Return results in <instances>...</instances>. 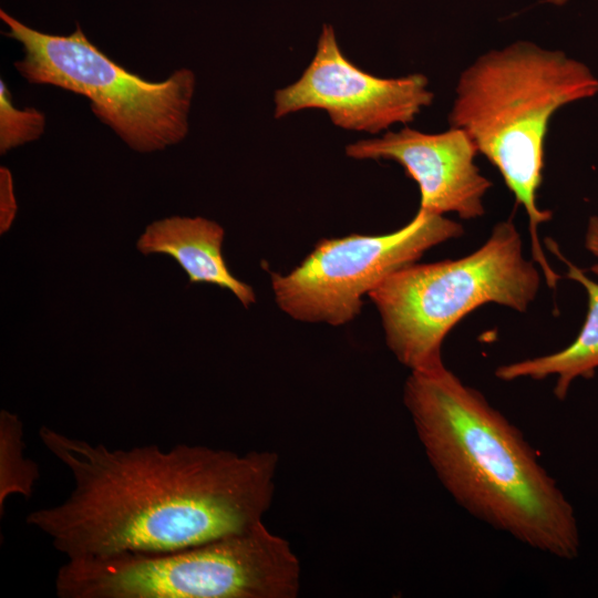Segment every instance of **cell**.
Returning <instances> with one entry per match:
<instances>
[{"label":"cell","mask_w":598,"mask_h":598,"mask_svg":"<svg viewBox=\"0 0 598 598\" xmlns=\"http://www.w3.org/2000/svg\"><path fill=\"white\" fill-rule=\"evenodd\" d=\"M45 126L44 114L33 107L19 110L11 103L6 83L0 81V152L39 138Z\"/></svg>","instance_id":"4fadbf2b"},{"label":"cell","mask_w":598,"mask_h":598,"mask_svg":"<svg viewBox=\"0 0 598 598\" xmlns=\"http://www.w3.org/2000/svg\"><path fill=\"white\" fill-rule=\"evenodd\" d=\"M403 402L439 481L468 514L519 543L577 558L575 509L524 434L444 364L411 371Z\"/></svg>","instance_id":"7a4b0ae2"},{"label":"cell","mask_w":598,"mask_h":598,"mask_svg":"<svg viewBox=\"0 0 598 598\" xmlns=\"http://www.w3.org/2000/svg\"><path fill=\"white\" fill-rule=\"evenodd\" d=\"M23 424L17 414L0 412V515L7 499L12 495L30 498L40 470L35 462L25 456Z\"/></svg>","instance_id":"7c38bea8"},{"label":"cell","mask_w":598,"mask_h":598,"mask_svg":"<svg viewBox=\"0 0 598 598\" xmlns=\"http://www.w3.org/2000/svg\"><path fill=\"white\" fill-rule=\"evenodd\" d=\"M462 235L461 224L419 209L390 234L321 239L290 272H271L275 300L296 320L346 324L361 312L362 297L389 276Z\"/></svg>","instance_id":"52a82bcc"},{"label":"cell","mask_w":598,"mask_h":598,"mask_svg":"<svg viewBox=\"0 0 598 598\" xmlns=\"http://www.w3.org/2000/svg\"><path fill=\"white\" fill-rule=\"evenodd\" d=\"M455 92L450 126L470 136L525 208L533 258L555 288L559 276L548 264L537 231L551 217L536 205L545 138L553 115L564 105L595 96L598 79L561 51L517 41L476 59L460 75Z\"/></svg>","instance_id":"3957f363"},{"label":"cell","mask_w":598,"mask_h":598,"mask_svg":"<svg viewBox=\"0 0 598 598\" xmlns=\"http://www.w3.org/2000/svg\"><path fill=\"white\" fill-rule=\"evenodd\" d=\"M301 567L290 543L264 522L179 549L68 559L60 598H295Z\"/></svg>","instance_id":"277c9868"},{"label":"cell","mask_w":598,"mask_h":598,"mask_svg":"<svg viewBox=\"0 0 598 598\" xmlns=\"http://www.w3.org/2000/svg\"><path fill=\"white\" fill-rule=\"evenodd\" d=\"M6 35L21 44L14 62L31 84L54 85L90 100L92 112L131 148L154 152L181 142L188 131L195 75L186 68L150 82L100 51L78 24L69 35L35 30L4 10Z\"/></svg>","instance_id":"8992f818"},{"label":"cell","mask_w":598,"mask_h":598,"mask_svg":"<svg viewBox=\"0 0 598 598\" xmlns=\"http://www.w3.org/2000/svg\"><path fill=\"white\" fill-rule=\"evenodd\" d=\"M39 437L69 470L73 488L27 523L68 559L167 551L240 533L261 523L274 499L271 451L111 448L45 425Z\"/></svg>","instance_id":"6da1fadb"},{"label":"cell","mask_w":598,"mask_h":598,"mask_svg":"<svg viewBox=\"0 0 598 598\" xmlns=\"http://www.w3.org/2000/svg\"><path fill=\"white\" fill-rule=\"evenodd\" d=\"M427 85L423 74L380 78L363 71L343 54L333 27L326 23L301 76L276 91L275 117L319 109L338 127L377 134L412 122L431 105L434 94Z\"/></svg>","instance_id":"ba28073f"},{"label":"cell","mask_w":598,"mask_h":598,"mask_svg":"<svg viewBox=\"0 0 598 598\" xmlns=\"http://www.w3.org/2000/svg\"><path fill=\"white\" fill-rule=\"evenodd\" d=\"M477 150L461 128L429 134L411 127L389 131L346 147L355 159H390L400 164L420 189V210L463 219L484 214L483 197L492 182L475 165Z\"/></svg>","instance_id":"9c48e42d"},{"label":"cell","mask_w":598,"mask_h":598,"mask_svg":"<svg viewBox=\"0 0 598 598\" xmlns=\"http://www.w3.org/2000/svg\"><path fill=\"white\" fill-rule=\"evenodd\" d=\"M540 274L523 254L508 219L474 252L455 260L412 264L369 292L389 349L411 371L440 367L450 330L477 307L494 302L519 312L537 296Z\"/></svg>","instance_id":"5b68a950"},{"label":"cell","mask_w":598,"mask_h":598,"mask_svg":"<svg viewBox=\"0 0 598 598\" xmlns=\"http://www.w3.org/2000/svg\"><path fill=\"white\" fill-rule=\"evenodd\" d=\"M567 1L568 0H544V2L553 3V4H556V6H563Z\"/></svg>","instance_id":"2e32d148"},{"label":"cell","mask_w":598,"mask_h":598,"mask_svg":"<svg viewBox=\"0 0 598 598\" xmlns=\"http://www.w3.org/2000/svg\"><path fill=\"white\" fill-rule=\"evenodd\" d=\"M225 231L203 217L173 216L150 224L136 247L145 256L172 257L188 276L189 283H209L231 291L248 308L256 301L254 289L233 276L223 257Z\"/></svg>","instance_id":"30bf717a"},{"label":"cell","mask_w":598,"mask_h":598,"mask_svg":"<svg viewBox=\"0 0 598 598\" xmlns=\"http://www.w3.org/2000/svg\"><path fill=\"white\" fill-rule=\"evenodd\" d=\"M585 247L598 258V217L589 218L587 231L585 235ZM590 270L598 277V262Z\"/></svg>","instance_id":"9a60e30c"},{"label":"cell","mask_w":598,"mask_h":598,"mask_svg":"<svg viewBox=\"0 0 598 598\" xmlns=\"http://www.w3.org/2000/svg\"><path fill=\"white\" fill-rule=\"evenodd\" d=\"M17 203L13 192V181L7 167L0 168V233L8 231L14 220Z\"/></svg>","instance_id":"5bb4252c"},{"label":"cell","mask_w":598,"mask_h":598,"mask_svg":"<svg viewBox=\"0 0 598 598\" xmlns=\"http://www.w3.org/2000/svg\"><path fill=\"white\" fill-rule=\"evenodd\" d=\"M545 243L547 248L566 264L567 277L585 287L588 293L586 320L577 338L565 349L503 364L495 370V375L503 381L544 380L548 377H556L554 394L558 400H564L575 379H591L598 369V283L567 260L554 240L545 239Z\"/></svg>","instance_id":"8fae6325"}]
</instances>
